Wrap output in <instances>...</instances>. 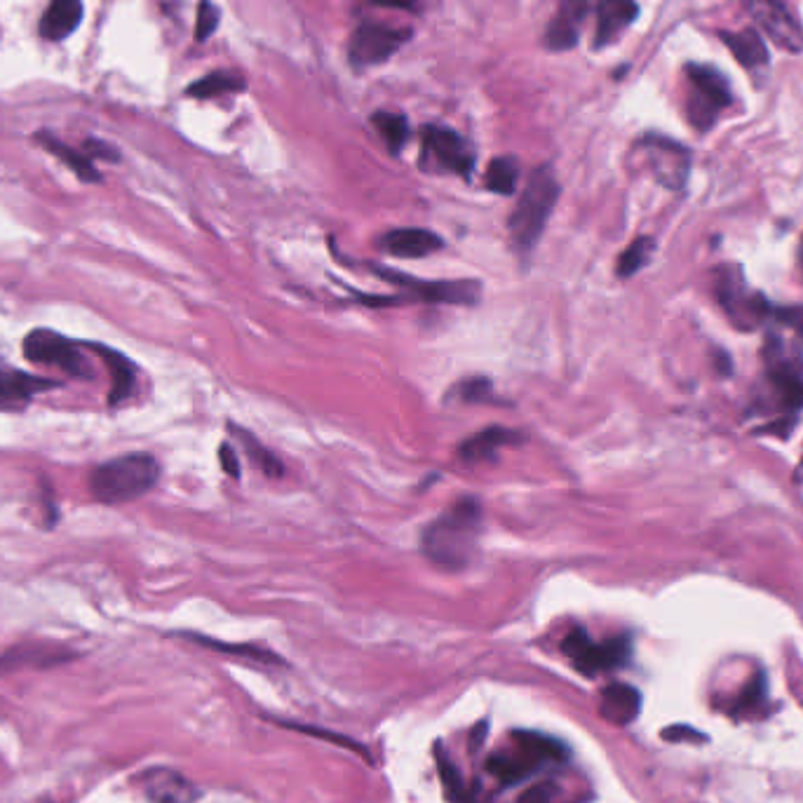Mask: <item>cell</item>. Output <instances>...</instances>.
<instances>
[{"instance_id":"6da1fadb","label":"cell","mask_w":803,"mask_h":803,"mask_svg":"<svg viewBox=\"0 0 803 803\" xmlns=\"http://www.w3.org/2000/svg\"><path fill=\"white\" fill-rule=\"evenodd\" d=\"M482 510L475 498H461L425 526L421 536L423 555L444 569L466 566L477 548Z\"/></svg>"},{"instance_id":"7a4b0ae2","label":"cell","mask_w":803,"mask_h":803,"mask_svg":"<svg viewBox=\"0 0 803 803\" xmlns=\"http://www.w3.org/2000/svg\"><path fill=\"white\" fill-rule=\"evenodd\" d=\"M161 480V463L151 454H125L102 463L90 475V494L102 506H120L149 494Z\"/></svg>"},{"instance_id":"3957f363","label":"cell","mask_w":803,"mask_h":803,"mask_svg":"<svg viewBox=\"0 0 803 803\" xmlns=\"http://www.w3.org/2000/svg\"><path fill=\"white\" fill-rule=\"evenodd\" d=\"M557 197L559 183L555 171L548 165L538 167L532 179H528L524 193L520 195V203L510 217L512 247L518 250L520 256H528L534 252L543 228L550 219Z\"/></svg>"},{"instance_id":"277c9868","label":"cell","mask_w":803,"mask_h":803,"mask_svg":"<svg viewBox=\"0 0 803 803\" xmlns=\"http://www.w3.org/2000/svg\"><path fill=\"white\" fill-rule=\"evenodd\" d=\"M24 357L34 365H46L56 367L66 371L68 377L90 381L94 379V369L88 360V355L78 346L76 341H71L62 334L52 332V329H34L24 339Z\"/></svg>"},{"instance_id":"5b68a950","label":"cell","mask_w":803,"mask_h":803,"mask_svg":"<svg viewBox=\"0 0 803 803\" xmlns=\"http://www.w3.org/2000/svg\"><path fill=\"white\" fill-rule=\"evenodd\" d=\"M688 118L698 130H708L714 125L716 116L730 104L728 80L712 66L688 64Z\"/></svg>"},{"instance_id":"8992f818","label":"cell","mask_w":803,"mask_h":803,"mask_svg":"<svg viewBox=\"0 0 803 803\" xmlns=\"http://www.w3.org/2000/svg\"><path fill=\"white\" fill-rule=\"evenodd\" d=\"M562 651L569 655V661L581 674H585V677H595L599 672L623 667L629 661V651H633V647H629L627 637H615L604 643H595L583 627H576L564 637Z\"/></svg>"},{"instance_id":"52a82bcc","label":"cell","mask_w":803,"mask_h":803,"mask_svg":"<svg viewBox=\"0 0 803 803\" xmlns=\"http://www.w3.org/2000/svg\"><path fill=\"white\" fill-rule=\"evenodd\" d=\"M371 268L377 270V276L391 280L393 284L401 286L407 294L421 301H435V304H461V306H472L477 304L480 298V282L472 280H447V282H425V280H416L409 276H401V272H393L391 268H383L371 264Z\"/></svg>"},{"instance_id":"ba28073f","label":"cell","mask_w":803,"mask_h":803,"mask_svg":"<svg viewBox=\"0 0 803 803\" xmlns=\"http://www.w3.org/2000/svg\"><path fill=\"white\" fill-rule=\"evenodd\" d=\"M744 5L773 46L794 54L803 52V26L780 0H744Z\"/></svg>"},{"instance_id":"9c48e42d","label":"cell","mask_w":803,"mask_h":803,"mask_svg":"<svg viewBox=\"0 0 803 803\" xmlns=\"http://www.w3.org/2000/svg\"><path fill=\"white\" fill-rule=\"evenodd\" d=\"M423 153L425 161L435 163L442 171H451V175L470 177L472 167H475V153H472L470 143L447 127H425Z\"/></svg>"},{"instance_id":"30bf717a","label":"cell","mask_w":803,"mask_h":803,"mask_svg":"<svg viewBox=\"0 0 803 803\" xmlns=\"http://www.w3.org/2000/svg\"><path fill=\"white\" fill-rule=\"evenodd\" d=\"M716 296H719L734 322H738L742 329H754V324L766 315L764 298L748 292V284H744L736 268H722L716 272Z\"/></svg>"},{"instance_id":"8fae6325","label":"cell","mask_w":803,"mask_h":803,"mask_svg":"<svg viewBox=\"0 0 803 803\" xmlns=\"http://www.w3.org/2000/svg\"><path fill=\"white\" fill-rule=\"evenodd\" d=\"M768 353V379L773 388L780 395V401L787 409H801L803 407V371L796 357H790L785 343L773 336Z\"/></svg>"},{"instance_id":"7c38bea8","label":"cell","mask_w":803,"mask_h":803,"mask_svg":"<svg viewBox=\"0 0 803 803\" xmlns=\"http://www.w3.org/2000/svg\"><path fill=\"white\" fill-rule=\"evenodd\" d=\"M405 40H407V34L393 31V28L388 26L365 24L357 28L350 38V46H348L350 62L355 66L381 64L385 60H391Z\"/></svg>"},{"instance_id":"4fadbf2b","label":"cell","mask_w":803,"mask_h":803,"mask_svg":"<svg viewBox=\"0 0 803 803\" xmlns=\"http://www.w3.org/2000/svg\"><path fill=\"white\" fill-rule=\"evenodd\" d=\"M641 149L649 155V165L655 179L665 183L667 189H679L688 177L691 167V155L681 146L665 137H647L641 141Z\"/></svg>"},{"instance_id":"5bb4252c","label":"cell","mask_w":803,"mask_h":803,"mask_svg":"<svg viewBox=\"0 0 803 803\" xmlns=\"http://www.w3.org/2000/svg\"><path fill=\"white\" fill-rule=\"evenodd\" d=\"M141 790L151 803H195L197 787L175 768L155 766L141 776Z\"/></svg>"},{"instance_id":"9a60e30c","label":"cell","mask_w":803,"mask_h":803,"mask_svg":"<svg viewBox=\"0 0 803 803\" xmlns=\"http://www.w3.org/2000/svg\"><path fill=\"white\" fill-rule=\"evenodd\" d=\"M442 238L425 228H397L381 240V247L397 259H423L442 250Z\"/></svg>"},{"instance_id":"2e32d148","label":"cell","mask_w":803,"mask_h":803,"mask_svg":"<svg viewBox=\"0 0 803 803\" xmlns=\"http://www.w3.org/2000/svg\"><path fill=\"white\" fill-rule=\"evenodd\" d=\"M587 10H590L587 0H564L557 17L548 26V34H545V46L555 52H564L576 46Z\"/></svg>"},{"instance_id":"e0dca14e","label":"cell","mask_w":803,"mask_h":803,"mask_svg":"<svg viewBox=\"0 0 803 803\" xmlns=\"http://www.w3.org/2000/svg\"><path fill=\"white\" fill-rule=\"evenodd\" d=\"M88 350L97 353L102 357L104 365L111 371V393H109V405L118 407L120 401H125L135 393V383H137V369L135 365L127 360V357L118 350H113L109 346H102V343H88Z\"/></svg>"},{"instance_id":"ac0fdd59","label":"cell","mask_w":803,"mask_h":803,"mask_svg":"<svg viewBox=\"0 0 803 803\" xmlns=\"http://www.w3.org/2000/svg\"><path fill=\"white\" fill-rule=\"evenodd\" d=\"M641 710V696L629 684H611L601 691L599 714L615 726L633 724Z\"/></svg>"},{"instance_id":"d6986e66","label":"cell","mask_w":803,"mask_h":803,"mask_svg":"<svg viewBox=\"0 0 803 803\" xmlns=\"http://www.w3.org/2000/svg\"><path fill=\"white\" fill-rule=\"evenodd\" d=\"M639 8L635 0H599L597 5V48H604L637 20Z\"/></svg>"},{"instance_id":"ffe728a7","label":"cell","mask_w":803,"mask_h":803,"mask_svg":"<svg viewBox=\"0 0 803 803\" xmlns=\"http://www.w3.org/2000/svg\"><path fill=\"white\" fill-rule=\"evenodd\" d=\"M512 742L522 754H526L540 768L543 764H566L569 748L552 736L538 734V730H514Z\"/></svg>"},{"instance_id":"44dd1931","label":"cell","mask_w":803,"mask_h":803,"mask_svg":"<svg viewBox=\"0 0 803 803\" xmlns=\"http://www.w3.org/2000/svg\"><path fill=\"white\" fill-rule=\"evenodd\" d=\"M71 651L60 647H46V643H22L8 653L0 655V672H10L17 667H50L71 661Z\"/></svg>"},{"instance_id":"7402d4cb","label":"cell","mask_w":803,"mask_h":803,"mask_svg":"<svg viewBox=\"0 0 803 803\" xmlns=\"http://www.w3.org/2000/svg\"><path fill=\"white\" fill-rule=\"evenodd\" d=\"M82 20L80 0H52L40 20V36L46 40H64L78 28Z\"/></svg>"},{"instance_id":"603a6c76","label":"cell","mask_w":803,"mask_h":803,"mask_svg":"<svg viewBox=\"0 0 803 803\" xmlns=\"http://www.w3.org/2000/svg\"><path fill=\"white\" fill-rule=\"evenodd\" d=\"M722 40L726 42V48L734 52L736 60L750 71H762L768 66L770 56L766 50L764 38L759 36L754 28H742V31H722Z\"/></svg>"},{"instance_id":"cb8c5ba5","label":"cell","mask_w":803,"mask_h":803,"mask_svg":"<svg viewBox=\"0 0 803 803\" xmlns=\"http://www.w3.org/2000/svg\"><path fill=\"white\" fill-rule=\"evenodd\" d=\"M486 770H489L504 787H512V785L524 782L526 778H532L538 770V766L526 754H522L518 748H514L510 752H496L494 756H489Z\"/></svg>"},{"instance_id":"d4e9b609","label":"cell","mask_w":803,"mask_h":803,"mask_svg":"<svg viewBox=\"0 0 803 803\" xmlns=\"http://www.w3.org/2000/svg\"><path fill=\"white\" fill-rule=\"evenodd\" d=\"M520 439V435L514 433V430H508V428H486L482 430V433L472 435L463 447H461V456L463 461H492V458H496V454L508 447V444H514Z\"/></svg>"},{"instance_id":"484cf974","label":"cell","mask_w":803,"mask_h":803,"mask_svg":"<svg viewBox=\"0 0 803 803\" xmlns=\"http://www.w3.org/2000/svg\"><path fill=\"white\" fill-rule=\"evenodd\" d=\"M36 141H38L40 146L46 149L48 153H52L54 157H60V161H62L68 169H74L80 181H88V183L102 181V175H99V171H97V167H94V163H92V157H88V155L80 153V151H74L71 146H66V143H62L60 139L52 137V135H48V132L36 135Z\"/></svg>"},{"instance_id":"4316f807","label":"cell","mask_w":803,"mask_h":803,"mask_svg":"<svg viewBox=\"0 0 803 803\" xmlns=\"http://www.w3.org/2000/svg\"><path fill=\"white\" fill-rule=\"evenodd\" d=\"M435 759H437V773L444 785V792H447V799L451 803H484L475 792L468 790L461 773H458V768L454 766L449 754L444 752L442 744H435Z\"/></svg>"},{"instance_id":"83f0119b","label":"cell","mask_w":803,"mask_h":803,"mask_svg":"<svg viewBox=\"0 0 803 803\" xmlns=\"http://www.w3.org/2000/svg\"><path fill=\"white\" fill-rule=\"evenodd\" d=\"M520 179V165L514 157H496V161L486 169V186L489 191L498 195H512L514 186H518Z\"/></svg>"},{"instance_id":"f1b7e54d","label":"cell","mask_w":803,"mask_h":803,"mask_svg":"<svg viewBox=\"0 0 803 803\" xmlns=\"http://www.w3.org/2000/svg\"><path fill=\"white\" fill-rule=\"evenodd\" d=\"M231 433H235V435L240 437V442H242V447H245V451L250 454V458H252V461H254V466H256V468H259V470H264L268 477H280V475H282V472H284L282 463L278 461V458H276V454H272V451H268V449L264 447V444H262L259 439H256L254 435H250V433H247V430L235 428V425H231Z\"/></svg>"},{"instance_id":"f546056e","label":"cell","mask_w":803,"mask_h":803,"mask_svg":"<svg viewBox=\"0 0 803 803\" xmlns=\"http://www.w3.org/2000/svg\"><path fill=\"white\" fill-rule=\"evenodd\" d=\"M374 125H377L381 139L388 143V149L393 153H399L401 149H405V143L409 141V135H411L405 116H397V113H388V111H379L374 116Z\"/></svg>"},{"instance_id":"4dcf8cb0","label":"cell","mask_w":803,"mask_h":803,"mask_svg":"<svg viewBox=\"0 0 803 803\" xmlns=\"http://www.w3.org/2000/svg\"><path fill=\"white\" fill-rule=\"evenodd\" d=\"M245 90V80H242L240 76L235 74H209L207 78L193 82L189 88V97H195V99H212V97H219V94H228V92H240Z\"/></svg>"},{"instance_id":"1f68e13d","label":"cell","mask_w":803,"mask_h":803,"mask_svg":"<svg viewBox=\"0 0 803 803\" xmlns=\"http://www.w3.org/2000/svg\"><path fill=\"white\" fill-rule=\"evenodd\" d=\"M653 254V240L651 238H637L633 245H629L623 256L619 259V276L621 278H629L635 276L637 270H641L643 266L649 264Z\"/></svg>"},{"instance_id":"d6a6232c","label":"cell","mask_w":803,"mask_h":803,"mask_svg":"<svg viewBox=\"0 0 803 803\" xmlns=\"http://www.w3.org/2000/svg\"><path fill=\"white\" fill-rule=\"evenodd\" d=\"M451 397L466 401V405H480V401L492 399V383L486 379H470L458 383Z\"/></svg>"},{"instance_id":"836d02e7","label":"cell","mask_w":803,"mask_h":803,"mask_svg":"<svg viewBox=\"0 0 803 803\" xmlns=\"http://www.w3.org/2000/svg\"><path fill=\"white\" fill-rule=\"evenodd\" d=\"M219 26V10L209 0H200L197 20H195V40H207Z\"/></svg>"},{"instance_id":"e575fe53","label":"cell","mask_w":803,"mask_h":803,"mask_svg":"<svg viewBox=\"0 0 803 803\" xmlns=\"http://www.w3.org/2000/svg\"><path fill=\"white\" fill-rule=\"evenodd\" d=\"M22 391L20 369H10L0 365V411H5Z\"/></svg>"},{"instance_id":"d590c367","label":"cell","mask_w":803,"mask_h":803,"mask_svg":"<svg viewBox=\"0 0 803 803\" xmlns=\"http://www.w3.org/2000/svg\"><path fill=\"white\" fill-rule=\"evenodd\" d=\"M193 641H197V643H203V647H209V649H217V651H224V653H245L247 658H254V661H266V663H272V661H276V655H272V653H268V651H262V649H256V647H238V643H235V647H233V643H221V641H214V639H205V637H200V635H189Z\"/></svg>"},{"instance_id":"8d00e7d4","label":"cell","mask_w":803,"mask_h":803,"mask_svg":"<svg viewBox=\"0 0 803 803\" xmlns=\"http://www.w3.org/2000/svg\"><path fill=\"white\" fill-rule=\"evenodd\" d=\"M764 693H766V688H764V677H756L748 688H744V691H742V696L738 698V702H736V712H754L759 705H762V700H764Z\"/></svg>"},{"instance_id":"74e56055","label":"cell","mask_w":803,"mask_h":803,"mask_svg":"<svg viewBox=\"0 0 803 803\" xmlns=\"http://www.w3.org/2000/svg\"><path fill=\"white\" fill-rule=\"evenodd\" d=\"M557 801V785L540 782L528 787V790L518 799V803H555Z\"/></svg>"},{"instance_id":"f35d334b","label":"cell","mask_w":803,"mask_h":803,"mask_svg":"<svg viewBox=\"0 0 803 803\" xmlns=\"http://www.w3.org/2000/svg\"><path fill=\"white\" fill-rule=\"evenodd\" d=\"M85 155L99 157V161H113V163L120 161V153L116 151V146H111V143L99 141V139L85 141Z\"/></svg>"},{"instance_id":"ab89813d","label":"cell","mask_w":803,"mask_h":803,"mask_svg":"<svg viewBox=\"0 0 803 803\" xmlns=\"http://www.w3.org/2000/svg\"><path fill=\"white\" fill-rule=\"evenodd\" d=\"M219 456H221V466H224V470L228 472V475L238 480V477H240V463H238L235 451H233L231 447H228V444H224V447L219 449Z\"/></svg>"},{"instance_id":"60d3db41","label":"cell","mask_w":803,"mask_h":803,"mask_svg":"<svg viewBox=\"0 0 803 803\" xmlns=\"http://www.w3.org/2000/svg\"><path fill=\"white\" fill-rule=\"evenodd\" d=\"M780 318L794 327L796 332L803 336V306H796V308H787V310H780Z\"/></svg>"},{"instance_id":"b9f144b4","label":"cell","mask_w":803,"mask_h":803,"mask_svg":"<svg viewBox=\"0 0 803 803\" xmlns=\"http://www.w3.org/2000/svg\"><path fill=\"white\" fill-rule=\"evenodd\" d=\"M663 738L667 740H681V738H688V740H702L705 736H700L696 728H684V726H677V728H667Z\"/></svg>"},{"instance_id":"7bdbcfd3","label":"cell","mask_w":803,"mask_h":803,"mask_svg":"<svg viewBox=\"0 0 803 803\" xmlns=\"http://www.w3.org/2000/svg\"><path fill=\"white\" fill-rule=\"evenodd\" d=\"M374 5L381 8H395V10H413L419 0H371Z\"/></svg>"},{"instance_id":"ee69618b","label":"cell","mask_w":803,"mask_h":803,"mask_svg":"<svg viewBox=\"0 0 803 803\" xmlns=\"http://www.w3.org/2000/svg\"><path fill=\"white\" fill-rule=\"evenodd\" d=\"M799 266H801V272H803V238H801V245H799Z\"/></svg>"}]
</instances>
